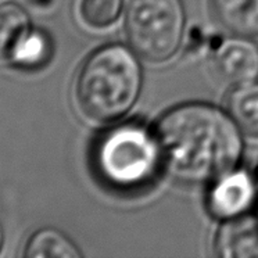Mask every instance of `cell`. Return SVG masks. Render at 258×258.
Wrapping results in <instances>:
<instances>
[{
  "mask_svg": "<svg viewBox=\"0 0 258 258\" xmlns=\"http://www.w3.org/2000/svg\"><path fill=\"white\" fill-rule=\"evenodd\" d=\"M215 66L219 75L233 85L258 79V46L247 36L224 40L215 51Z\"/></svg>",
  "mask_w": 258,
  "mask_h": 258,
  "instance_id": "obj_6",
  "label": "cell"
},
{
  "mask_svg": "<svg viewBox=\"0 0 258 258\" xmlns=\"http://www.w3.org/2000/svg\"><path fill=\"white\" fill-rule=\"evenodd\" d=\"M53 54V43L42 29L32 28L13 51L9 62L24 71H34L45 67Z\"/></svg>",
  "mask_w": 258,
  "mask_h": 258,
  "instance_id": "obj_12",
  "label": "cell"
},
{
  "mask_svg": "<svg viewBox=\"0 0 258 258\" xmlns=\"http://www.w3.org/2000/svg\"><path fill=\"white\" fill-rule=\"evenodd\" d=\"M134 49L111 43L85 60L77 78L79 108L97 122H114L134 107L141 95L143 73Z\"/></svg>",
  "mask_w": 258,
  "mask_h": 258,
  "instance_id": "obj_2",
  "label": "cell"
},
{
  "mask_svg": "<svg viewBox=\"0 0 258 258\" xmlns=\"http://www.w3.org/2000/svg\"><path fill=\"white\" fill-rule=\"evenodd\" d=\"M123 5L125 0H82L81 16L90 27L104 28L119 17Z\"/></svg>",
  "mask_w": 258,
  "mask_h": 258,
  "instance_id": "obj_13",
  "label": "cell"
},
{
  "mask_svg": "<svg viewBox=\"0 0 258 258\" xmlns=\"http://www.w3.org/2000/svg\"><path fill=\"white\" fill-rule=\"evenodd\" d=\"M228 110L244 134L258 138V82L235 85L228 96Z\"/></svg>",
  "mask_w": 258,
  "mask_h": 258,
  "instance_id": "obj_11",
  "label": "cell"
},
{
  "mask_svg": "<svg viewBox=\"0 0 258 258\" xmlns=\"http://www.w3.org/2000/svg\"><path fill=\"white\" fill-rule=\"evenodd\" d=\"M237 123L221 108L186 103L158 119L156 138L165 168L187 183L218 179L235 168L243 153Z\"/></svg>",
  "mask_w": 258,
  "mask_h": 258,
  "instance_id": "obj_1",
  "label": "cell"
},
{
  "mask_svg": "<svg viewBox=\"0 0 258 258\" xmlns=\"http://www.w3.org/2000/svg\"><path fill=\"white\" fill-rule=\"evenodd\" d=\"M92 161L106 185L117 190L147 186L163 164L156 134L142 123H122L96 141Z\"/></svg>",
  "mask_w": 258,
  "mask_h": 258,
  "instance_id": "obj_3",
  "label": "cell"
},
{
  "mask_svg": "<svg viewBox=\"0 0 258 258\" xmlns=\"http://www.w3.org/2000/svg\"><path fill=\"white\" fill-rule=\"evenodd\" d=\"M32 29L28 12L16 2L0 3V58L10 60L18 43Z\"/></svg>",
  "mask_w": 258,
  "mask_h": 258,
  "instance_id": "obj_9",
  "label": "cell"
},
{
  "mask_svg": "<svg viewBox=\"0 0 258 258\" xmlns=\"http://www.w3.org/2000/svg\"><path fill=\"white\" fill-rule=\"evenodd\" d=\"M215 18L229 32L258 36V0H211Z\"/></svg>",
  "mask_w": 258,
  "mask_h": 258,
  "instance_id": "obj_8",
  "label": "cell"
},
{
  "mask_svg": "<svg viewBox=\"0 0 258 258\" xmlns=\"http://www.w3.org/2000/svg\"><path fill=\"white\" fill-rule=\"evenodd\" d=\"M255 183L244 169L230 171L219 176L208 193L207 206L214 217L228 219L241 215L251 207Z\"/></svg>",
  "mask_w": 258,
  "mask_h": 258,
  "instance_id": "obj_5",
  "label": "cell"
},
{
  "mask_svg": "<svg viewBox=\"0 0 258 258\" xmlns=\"http://www.w3.org/2000/svg\"><path fill=\"white\" fill-rule=\"evenodd\" d=\"M182 0H125V32L132 49L149 61L161 62L179 49L185 32Z\"/></svg>",
  "mask_w": 258,
  "mask_h": 258,
  "instance_id": "obj_4",
  "label": "cell"
},
{
  "mask_svg": "<svg viewBox=\"0 0 258 258\" xmlns=\"http://www.w3.org/2000/svg\"><path fill=\"white\" fill-rule=\"evenodd\" d=\"M27 258H81L77 244L54 228H42L31 236L23 252Z\"/></svg>",
  "mask_w": 258,
  "mask_h": 258,
  "instance_id": "obj_10",
  "label": "cell"
},
{
  "mask_svg": "<svg viewBox=\"0 0 258 258\" xmlns=\"http://www.w3.org/2000/svg\"><path fill=\"white\" fill-rule=\"evenodd\" d=\"M214 248L221 258H258V219L243 214L225 219Z\"/></svg>",
  "mask_w": 258,
  "mask_h": 258,
  "instance_id": "obj_7",
  "label": "cell"
},
{
  "mask_svg": "<svg viewBox=\"0 0 258 258\" xmlns=\"http://www.w3.org/2000/svg\"><path fill=\"white\" fill-rule=\"evenodd\" d=\"M3 240H5V233H3V228H2V225H0V248L3 246Z\"/></svg>",
  "mask_w": 258,
  "mask_h": 258,
  "instance_id": "obj_14",
  "label": "cell"
}]
</instances>
